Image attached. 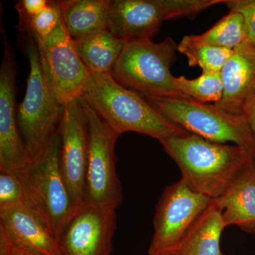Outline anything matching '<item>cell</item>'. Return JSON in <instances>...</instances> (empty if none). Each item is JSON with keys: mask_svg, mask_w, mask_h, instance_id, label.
I'll use <instances>...</instances> for the list:
<instances>
[{"mask_svg": "<svg viewBox=\"0 0 255 255\" xmlns=\"http://www.w3.org/2000/svg\"><path fill=\"white\" fill-rule=\"evenodd\" d=\"M159 142L180 169L182 180L191 190L211 199L222 196L242 171L255 161L240 146L209 141L194 134Z\"/></svg>", "mask_w": 255, "mask_h": 255, "instance_id": "6da1fadb", "label": "cell"}, {"mask_svg": "<svg viewBox=\"0 0 255 255\" xmlns=\"http://www.w3.org/2000/svg\"><path fill=\"white\" fill-rule=\"evenodd\" d=\"M82 97L119 135L135 132L160 141L190 134L167 120L141 96L121 85L110 74H90Z\"/></svg>", "mask_w": 255, "mask_h": 255, "instance_id": "7a4b0ae2", "label": "cell"}, {"mask_svg": "<svg viewBox=\"0 0 255 255\" xmlns=\"http://www.w3.org/2000/svg\"><path fill=\"white\" fill-rule=\"evenodd\" d=\"M59 130L48 145L16 175L22 184L25 205L57 240L75 212L60 165Z\"/></svg>", "mask_w": 255, "mask_h": 255, "instance_id": "3957f363", "label": "cell"}, {"mask_svg": "<svg viewBox=\"0 0 255 255\" xmlns=\"http://www.w3.org/2000/svg\"><path fill=\"white\" fill-rule=\"evenodd\" d=\"M177 45L171 37L159 43L152 39L126 43L112 76L122 86L139 95L164 98L189 99L176 87L170 69L177 55Z\"/></svg>", "mask_w": 255, "mask_h": 255, "instance_id": "277c9868", "label": "cell"}, {"mask_svg": "<svg viewBox=\"0 0 255 255\" xmlns=\"http://www.w3.org/2000/svg\"><path fill=\"white\" fill-rule=\"evenodd\" d=\"M26 50L30 63L24 98L17 108V122L21 138L30 159L36 157L59 130L64 105L47 83L36 39L29 29Z\"/></svg>", "mask_w": 255, "mask_h": 255, "instance_id": "5b68a950", "label": "cell"}, {"mask_svg": "<svg viewBox=\"0 0 255 255\" xmlns=\"http://www.w3.org/2000/svg\"><path fill=\"white\" fill-rule=\"evenodd\" d=\"M140 96L167 120L189 133L218 143L233 142L255 159V137L243 115L191 99Z\"/></svg>", "mask_w": 255, "mask_h": 255, "instance_id": "8992f818", "label": "cell"}, {"mask_svg": "<svg viewBox=\"0 0 255 255\" xmlns=\"http://www.w3.org/2000/svg\"><path fill=\"white\" fill-rule=\"evenodd\" d=\"M226 0H110L108 30L126 43L152 39L162 22L192 18Z\"/></svg>", "mask_w": 255, "mask_h": 255, "instance_id": "52a82bcc", "label": "cell"}, {"mask_svg": "<svg viewBox=\"0 0 255 255\" xmlns=\"http://www.w3.org/2000/svg\"><path fill=\"white\" fill-rule=\"evenodd\" d=\"M88 132L85 204L117 209L123 201L116 167L115 147L119 135L81 97Z\"/></svg>", "mask_w": 255, "mask_h": 255, "instance_id": "ba28073f", "label": "cell"}, {"mask_svg": "<svg viewBox=\"0 0 255 255\" xmlns=\"http://www.w3.org/2000/svg\"><path fill=\"white\" fill-rule=\"evenodd\" d=\"M212 201L191 190L182 179L167 187L156 206L148 255H176L191 227Z\"/></svg>", "mask_w": 255, "mask_h": 255, "instance_id": "9c48e42d", "label": "cell"}, {"mask_svg": "<svg viewBox=\"0 0 255 255\" xmlns=\"http://www.w3.org/2000/svg\"><path fill=\"white\" fill-rule=\"evenodd\" d=\"M35 39L47 83L60 102L64 105L82 97L91 73L79 55L63 18L46 39Z\"/></svg>", "mask_w": 255, "mask_h": 255, "instance_id": "30bf717a", "label": "cell"}, {"mask_svg": "<svg viewBox=\"0 0 255 255\" xmlns=\"http://www.w3.org/2000/svg\"><path fill=\"white\" fill-rule=\"evenodd\" d=\"M80 98L64 104L59 128L60 169L75 211L85 205L88 159V132Z\"/></svg>", "mask_w": 255, "mask_h": 255, "instance_id": "8fae6325", "label": "cell"}, {"mask_svg": "<svg viewBox=\"0 0 255 255\" xmlns=\"http://www.w3.org/2000/svg\"><path fill=\"white\" fill-rule=\"evenodd\" d=\"M4 36V54L0 67V172L16 174L31 160L17 122L16 77L12 47Z\"/></svg>", "mask_w": 255, "mask_h": 255, "instance_id": "7c38bea8", "label": "cell"}, {"mask_svg": "<svg viewBox=\"0 0 255 255\" xmlns=\"http://www.w3.org/2000/svg\"><path fill=\"white\" fill-rule=\"evenodd\" d=\"M117 209L82 206L58 238L63 255H112L117 226Z\"/></svg>", "mask_w": 255, "mask_h": 255, "instance_id": "4fadbf2b", "label": "cell"}, {"mask_svg": "<svg viewBox=\"0 0 255 255\" xmlns=\"http://www.w3.org/2000/svg\"><path fill=\"white\" fill-rule=\"evenodd\" d=\"M221 73L223 97L214 105L242 115L245 106L255 95V46L246 41L235 48Z\"/></svg>", "mask_w": 255, "mask_h": 255, "instance_id": "5bb4252c", "label": "cell"}, {"mask_svg": "<svg viewBox=\"0 0 255 255\" xmlns=\"http://www.w3.org/2000/svg\"><path fill=\"white\" fill-rule=\"evenodd\" d=\"M222 210L226 227L255 233V161L243 169L222 196L213 199Z\"/></svg>", "mask_w": 255, "mask_h": 255, "instance_id": "9a60e30c", "label": "cell"}, {"mask_svg": "<svg viewBox=\"0 0 255 255\" xmlns=\"http://www.w3.org/2000/svg\"><path fill=\"white\" fill-rule=\"evenodd\" d=\"M0 222L18 243L43 255H63L58 240L27 206L0 211Z\"/></svg>", "mask_w": 255, "mask_h": 255, "instance_id": "2e32d148", "label": "cell"}, {"mask_svg": "<svg viewBox=\"0 0 255 255\" xmlns=\"http://www.w3.org/2000/svg\"><path fill=\"white\" fill-rule=\"evenodd\" d=\"M110 0L60 1L65 28L73 41L108 29Z\"/></svg>", "mask_w": 255, "mask_h": 255, "instance_id": "e0dca14e", "label": "cell"}, {"mask_svg": "<svg viewBox=\"0 0 255 255\" xmlns=\"http://www.w3.org/2000/svg\"><path fill=\"white\" fill-rule=\"evenodd\" d=\"M226 227L222 210L213 200L191 227L176 255H223L220 241Z\"/></svg>", "mask_w": 255, "mask_h": 255, "instance_id": "ac0fdd59", "label": "cell"}, {"mask_svg": "<svg viewBox=\"0 0 255 255\" xmlns=\"http://www.w3.org/2000/svg\"><path fill=\"white\" fill-rule=\"evenodd\" d=\"M74 42L90 73L110 75L127 43L108 29Z\"/></svg>", "mask_w": 255, "mask_h": 255, "instance_id": "d6986e66", "label": "cell"}, {"mask_svg": "<svg viewBox=\"0 0 255 255\" xmlns=\"http://www.w3.org/2000/svg\"><path fill=\"white\" fill-rule=\"evenodd\" d=\"M177 51L187 57L189 66L199 67L202 73H221L233 50L213 46L198 39L196 35L183 37Z\"/></svg>", "mask_w": 255, "mask_h": 255, "instance_id": "ffe728a7", "label": "cell"}, {"mask_svg": "<svg viewBox=\"0 0 255 255\" xmlns=\"http://www.w3.org/2000/svg\"><path fill=\"white\" fill-rule=\"evenodd\" d=\"M198 39L213 46L234 50L247 41L246 23L243 15L237 11H230L213 27L201 35Z\"/></svg>", "mask_w": 255, "mask_h": 255, "instance_id": "44dd1931", "label": "cell"}, {"mask_svg": "<svg viewBox=\"0 0 255 255\" xmlns=\"http://www.w3.org/2000/svg\"><path fill=\"white\" fill-rule=\"evenodd\" d=\"M174 81L181 93L196 102L217 104L222 99L223 84L221 73H202L193 80L184 76L175 77Z\"/></svg>", "mask_w": 255, "mask_h": 255, "instance_id": "7402d4cb", "label": "cell"}, {"mask_svg": "<svg viewBox=\"0 0 255 255\" xmlns=\"http://www.w3.org/2000/svg\"><path fill=\"white\" fill-rule=\"evenodd\" d=\"M63 18L60 1H49L48 6L29 18L20 17L21 30L29 29L37 39L44 41L53 33Z\"/></svg>", "mask_w": 255, "mask_h": 255, "instance_id": "603a6c76", "label": "cell"}, {"mask_svg": "<svg viewBox=\"0 0 255 255\" xmlns=\"http://www.w3.org/2000/svg\"><path fill=\"white\" fill-rule=\"evenodd\" d=\"M25 204L22 184L16 174L0 172V211Z\"/></svg>", "mask_w": 255, "mask_h": 255, "instance_id": "cb8c5ba5", "label": "cell"}, {"mask_svg": "<svg viewBox=\"0 0 255 255\" xmlns=\"http://www.w3.org/2000/svg\"><path fill=\"white\" fill-rule=\"evenodd\" d=\"M230 11L243 15L246 23L247 41L255 46V0H231L224 3Z\"/></svg>", "mask_w": 255, "mask_h": 255, "instance_id": "d4e9b609", "label": "cell"}, {"mask_svg": "<svg viewBox=\"0 0 255 255\" xmlns=\"http://www.w3.org/2000/svg\"><path fill=\"white\" fill-rule=\"evenodd\" d=\"M0 251L6 255H43L16 241L0 222Z\"/></svg>", "mask_w": 255, "mask_h": 255, "instance_id": "484cf974", "label": "cell"}, {"mask_svg": "<svg viewBox=\"0 0 255 255\" xmlns=\"http://www.w3.org/2000/svg\"><path fill=\"white\" fill-rule=\"evenodd\" d=\"M49 1L47 0H21L16 4L19 17L29 18L39 14L48 6Z\"/></svg>", "mask_w": 255, "mask_h": 255, "instance_id": "4316f807", "label": "cell"}, {"mask_svg": "<svg viewBox=\"0 0 255 255\" xmlns=\"http://www.w3.org/2000/svg\"><path fill=\"white\" fill-rule=\"evenodd\" d=\"M242 115L244 117L255 137V95L245 106Z\"/></svg>", "mask_w": 255, "mask_h": 255, "instance_id": "83f0119b", "label": "cell"}, {"mask_svg": "<svg viewBox=\"0 0 255 255\" xmlns=\"http://www.w3.org/2000/svg\"><path fill=\"white\" fill-rule=\"evenodd\" d=\"M223 255H224L223 254Z\"/></svg>", "mask_w": 255, "mask_h": 255, "instance_id": "f1b7e54d", "label": "cell"}]
</instances>
